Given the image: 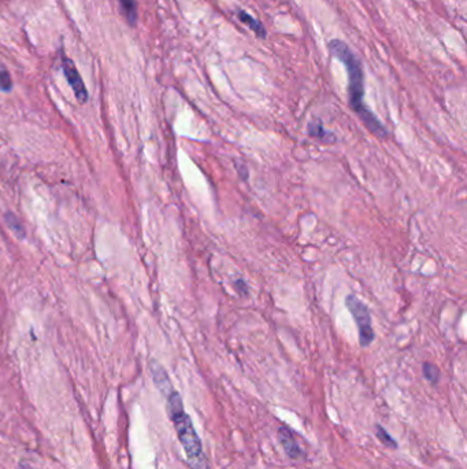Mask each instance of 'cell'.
Here are the masks:
<instances>
[{
    "mask_svg": "<svg viewBox=\"0 0 467 469\" xmlns=\"http://www.w3.org/2000/svg\"><path fill=\"white\" fill-rule=\"evenodd\" d=\"M151 374H153V377H154V383H155L158 390L166 395L169 391L173 390V384L169 379V376L166 374V371L156 362H153L151 365Z\"/></svg>",
    "mask_w": 467,
    "mask_h": 469,
    "instance_id": "7",
    "label": "cell"
},
{
    "mask_svg": "<svg viewBox=\"0 0 467 469\" xmlns=\"http://www.w3.org/2000/svg\"><path fill=\"white\" fill-rule=\"evenodd\" d=\"M307 132L309 135L314 137V139H318L321 140L322 143H326V144H332L337 140L336 135L328 129H325V126L322 124L321 120L318 118H314L310 123H309V126H307Z\"/></svg>",
    "mask_w": 467,
    "mask_h": 469,
    "instance_id": "6",
    "label": "cell"
},
{
    "mask_svg": "<svg viewBox=\"0 0 467 469\" xmlns=\"http://www.w3.org/2000/svg\"><path fill=\"white\" fill-rule=\"evenodd\" d=\"M6 221H7V224H8V226L18 235V236H25V231L22 229V226L20 225V222L17 221V219L13 216V215H7L6 216Z\"/></svg>",
    "mask_w": 467,
    "mask_h": 469,
    "instance_id": "13",
    "label": "cell"
},
{
    "mask_svg": "<svg viewBox=\"0 0 467 469\" xmlns=\"http://www.w3.org/2000/svg\"><path fill=\"white\" fill-rule=\"evenodd\" d=\"M279 439H280L281 446H282L285 454L291 460H298V461L305 460V457H306L305 451L300 449L293 433L288 427L282 426L279 428Z\"/></svg>",
    "mask_w": 467,
    "mask_h": 469,
    "instance_id": "5",
    "label": "cell"
},
{
    "mask_svg": "<svg viewBox=\"0 0 467 469\" xmlns=\"http://www.w3.org/2000/svg\"><path fill=\"white\" fill-rule=\"evenodd\" d=\"M345 306L352 314L358 331H359V344L362 347H368L373 344L374 329L372 325V314L363 301L356 295L349 294L345 297Z\"/></svg>",
    "mask_w": 467,
    "mask_h": 469,
    "instance_id": "3",
    "label": "cell"
},
{
    "mask_svg": "<svg viewBox=\"0 0 467 469\" xmlns=\"http://www.w3.org/2000/svg\"><path fill=\"white\" fill-rule=\"evenodd\" d=\"M236 287H237L239 291H243V294H246L244 290H247V287H246V283L243 282V280H239V282L236 283Z\"/></svg>",
    "mask_w": 467,
    "mask_h": 469,
    "instance_id": "14",
    "label": "cell"
},
{
    "mask_svg": "<svg viewBox=\"0 0 467 469\" xmlns=\"http://www.w3.org/2000/svg\"><path fill=\"white\" fill-rule=\"evenodd\" d=\"M120 7H121V14L124 15L126 22L130 27L136 25L137 21V6L136 0H118Z\"/></svg>",
    "mask_w": 467,
    "mask_h": 469,
    "instance_id": "9",
    "label": "cell"
},
{
    "mask_svg": "<svg viewBox=\"0 0 467 469\" xmlns=\"http://www.w3.org/2000/svg\"><path fill=\"white\" fill-rule=\"evenodd\" d=\"M61 58H62L63 74H64L69 86L71 87L73 93L76 95L77 100L80 103H87V100H88V91L85 88V84H84V81H83V79H81V76H80L76 64H74V62L69 57H66L64 54L61 55Z\"/></svg>",
    "mask_w": 467,
    "mask_h": 469,
    "instance_id": "4",
    "label": "cell"
},
{
    "mask_svg": "<svg viewBox=\"0 0 467 469\" xmlns=\"http://www.w3.org/2000/svg\"><path fill=\"white\" fill-rule=\"evenodd\" d=\"M237 17H239L240 22H243L246 27H249V29L256 34V37H260V39L266 37L265 27L262 25V22H259L258 20H255L251 14L243 11V10H239L237 11Z\"/></svg>",
    "mask_w": 467,
    "mask_h": 469,
    "instance_id": "8",
    "label": "cell"
},
{
    "mask_svg": "<svg viewBox=\"0 0 467 469\" xmlns=\"http://www.w3.org/2000/svg\"><path fill=\"white\" fill-rule=\"evenodd\" d=\"M13 90V80L3 63H0V91L10 93Z\"/></svg>",
    "mask_w": 467,
    "mask_h": 469,
    "instance_id": "12",
    "label": "cell"
},
{
    "mask_svg": "<svg viewBox=\"0 0 467 469\" xmlns=\"http://www.w3.org/2000/svg\"><path fill=\"white\" fill-rule=\"evenodd\" d=\"M166 409L174 424L179 440L186 451L187 463L190 469H209V460L204 454L202 440L199 438L193 423L189 417L180 394L173 388L166 395Z\"/></svg>",
    "mask_w": 467,
    "mask_h": 469,
    "instance_id": "2",
    "label": "cell"
},
{
    "mask_svg": "<svg viewBox=\"0 0 467 469\" xmlns=\"http://www.w3.org/2000/svg\"><path fill=\"white\" fill-rule=\"evenodd\" d=\"M422 375L424 377L431 383V384H436L440 379V371L435 364L432 362H424L422 365Z\"/></svg>",
    "mask_w": 467,
    "mask_h": 469,
    "instance_id": "11",
    "label": "cell"
},
{
    "mask_svg": "<svg viewBox=\"0 0 467 469\" xmlns=\"http://www.w3.org/2000/svg\"><path fill=\"white\" fill-rule=\"evenodd\" d=\"M332 55L343 63L348 74V100L354 113L377 137H386L388 129L374 116L373 111L365 103V77L361 61L351 51L343 40H332L329 43Z\"/></svg>",
    "mask_w": 467,
    "mask_h": 469,
    "instance_id": "1",
    "label": "cell"
},
{
    "mask_svg": "<svg viewBox=\"0 0 467 469\" xmlns=\"http://www.w3.org/2000/svg\"><path fill=\"white\" fill-rule=\"evenodd\" d=\"M375 435H377L378 440H379L382 444H385L386 447H389V449H396V447H398V442L392 438V437L386 433V430H385L382 426H379V424L375 426Z\"/></svg>",
    "mask_w": 467,
    "mask_h": 469,
    "instance_id": "10",
    "label": "cell"
}]
</instances>
